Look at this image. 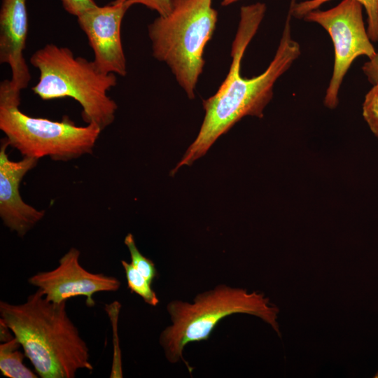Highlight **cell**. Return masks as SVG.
I'll use <instances>...</instances> for the list:
<instances>
[{
	"instance_id": "6da1fadb",
	"label": "cell",
	"mask_w": 378,
	"mask_h": 378,
	"mask_svg": "<svg viewBox=\"0 0 378 378\" xmlns=\"http://www.w3.org/2000/svg\"><path fill=\"white\" fill-rule=\"evenodd\" d=\"M266 10V5L261 2L241 8L228 73L216 92L203 101L205 115L199 133L172 174L184 165L190 166L204 155L214 143L243 117L262 118L265 108L272 99L275 83L300 56V46L292 37L293 15L289 7L279 46L267 68L258 76H242V57Z\"/></svg>"
},
{
	"instance_id": "7a4b0ae2",
	"label": "cell",
	"mask_w": 378,
	"mask_h": 378,
	"mask_svg": "<svg viewBox=\"0 0 378 378\" xmlns=\"http://www.w3.org/2000/svg\"><path fill=\"white\" fill-rule=\"evenodd\" d=\"M0 316L38 377L74 378L80 370H92L88 346L68 316L66 302L49 301L37 289L19 304L1 301Z\"/></svg>"
},
{
	"instance_id": "3957f363",
	"label": "cell",
	"mask_w": 378,
	"mask_h": 378,
	"mask_svg": "<svg viewBox=\"0 0 378 378\" xmlns=\"http://www.w3.org/2000/svg\"><path fill=\"white\" fill-rule=\"evenodd\" d=\"M39 71L38 83L31 88L43 100L69 97L82 107V117L88 124L102 131L115 120L118 106L108 95L117 85L114 74L100 70L94 61L76 57L66 47L48 43L29 59Z\"/></svg>"
},
{
	"instance_id": "277c9868",
	"label": "cell",
	"mask_w": 378,
	"mask_h": 378,
	"mask_svg": "<svg viewBox=\"0 0 378 378\" xmlns=\"http://www.w3.org/2000/svg\"><path fill=\"white\" fill-rule=\"evenodd\" d=\"M172 324L160 335L159 342L167 360L172 363L181 360L190 374L193 368L183 356L190 342L207 340L219 322L234 314H248L260 317L280 335L276 322L279 309L267 298L258 292L220 284L197 294L192 303L173 300L167 305Z\"/></svg>"
},
{
	"instance_id": "5b68a950",
	"label": "cell",
	"mask_w": 378,
	"mask_h": 378,
	"mask_svg": "<svg viewBox=\"0 0 378 378\" xmlns=\"http://www.w3.org/2000/svg\"><path fill=\"white\" fill-rule=\"evenodd\" d=\"M172 8L148 27L153 57L166 63L188 97L195 98L203 53L218 20L212 0H171Z\"/></svg>"
},
{
	"instance_id": "8992f818",
	"label": "cell",
	"mask_w": 378,
	"mask_h": 378,
	"mask_svg": "<svg viewBox=\"0 0 378 378\" xmlns=\"http://www.w3.org/2000/svg\"><path fill=\"white\" fill-rule=\"evenodd\" d=\"M20 105V99L0 95V129L24 157L69 161L92 153L102 132L96 125L77 126L66 115L61 121L31 117Z\"/></svg>"
},
{
	"instance_id": "52a82bcc",
	"label": "cell",
	"mask_w": 378,
	"mask_h": 378,
	"mask_svg": "<svg viewBox=\"0 0 378 378\" xmlns=\"http://www.w3.org/2000/svg\"><path fill=\"white\" fill-rule=\"evenodd\" d=\"M302 20L318 24L332 39L334 64L323 104L334 109L344 78L354 60L360 56L370 59L376 53L363 22V6L356 0H342L330 9L312 10Z\"/></svg>"
},
{
	"instance_id": "ba28073f",
	"label": "cell",
	"mask_w": 378,
	"mask_h": 378,
	"mask_svg": "<svg viewBox=\"0 0 378 378\" xmlns=\"http://www.w3.org/2000/svg\"><path fill=\"white\" fill-rule=\"evenodd\" d=\"M80 254L77 248H71L59 260L57 267L34 274L28 282L40 290L49 301L61 303L69 298L83 296L86 305L94 307L95 293L115 292L121 284L114 276L85 270L79 262Z\"/></svg>"
},
{
	"instance_id": "9c48e42d",
	"label": "cell",
	"mask_w": 378,
	"mask_h": 378,
	"mask_svg": "<svg viewBox=\"0 0 378 378\" xmlns=\"http://www.w3.org/2000/svg\"><path fill=\"white\" fill-rule=\"evenodd\" d=\"M129 8L125 3L115 0L104 6L97 5L77 16L79 27L93 50V61L105 73L127 74L121 24Z\"/></svg>"
},
{
	"instance_id": "30bf717a",
	"label": "cell",
	"mask_w": 378,
	"mask_h": 378,
	"mask_svg": "<svg viewBox=\"0 0 378 378\" xmlns=\"http://www.w3.org/2000/svg\"><path fill=\"white\" fill-rule=\"evenodd\" d=\"M8 146L7 139H4L0 148V216L8 229L23 237L45 214L44 211L25 203L20 194L23 177L38 160L24 157L21 160L12 161L6 153Z\"/></svg>"
},
{
	"instance_id": "8fae6325",
	"label": "cell",
	"mask_w": 378,
	"mask_h": 378,
	"mask_svg": "<svg viewBox=\"0 0 378 378\" xmlns=\"http://www.w3.org/2000/svg\"><path fill=\"white\" fill-rule=\"evenodd\" d=\"M26 0H2L0 12V62L11 70L10 88L21 92L31 80L24 57L28 34Z\"/></svg>"
},
{
	"instance_id": "7c38bea8",
	"label": "cell",
	"mask_w": 378,
	"mask_h": 378,
	"mask_svg": "<svg viewBox=\"0 0 378 378\" xmlns=\"http://www.w3.org/2000/svg\"><path fill=\"white\" fill-rule=\"evenodd\" d=\"M20 343L17 338L1 342L0 344V371L3 376L8 378H36L37 374L27 368L23 363L26 355L19 349Z\"/></svg>"
},
{
	"instance_id": "4fadbf2b",
	"label": "cell",
	"mask_w": 378,
	"mask_h": 378,
	"mask_svg": "<svg viewBox=\"0 0 378 378\" xmlns=\"http://www.w3.org/2000/svg\"><path fill=\"white\" fill-rule=\"evenodd\" d=\"M332 0H305L298 2L290 0L293 17L302 19L309 12L319 8ZM365 8L367 15V31L372 42H378V0H356Z\"/></svg>"
},
{
	"instance_id": "5bb4252c",
	"label": "cell",
	"mask_w": 378,
	"mask_h": 378,
	"mask_svg": "<svg viewBox=\"0 0 378 378\" xmlns=\"http://www.w3.org/2000/svg\"><path fill=\"white\" fill-rule=\"evenodd\" d=\"M124 269L127 286L132 293L139 295L149 305L156 306L159 300L155 292L151 288V284L138 272L131 262L121 261Z\"/></svg>"
},
{
	"instance_id": "9a60e30c",
	"label": "cell",
	"mask_w": 378,
	"mask_h": 378,
	"mask_svg": "<svg viewBox=\"0 0 378 378\" xmlns=\"http://www.w3.org/2000/svg\"><path fill=\"white\" fill-rule=\"evenodd\" d=\"M124 243L127 247L131 264L139 272L150 284L158 276V272L154 262L144 256L138 249L133 234L129 233L124 239Z\"/></svg>"
},
{
	"instance_id": "2e32d148",
	"label": "cell",
	"mask_w": 378,
	"mask_h": 378,
	"mask_svg": "<svg viewBox=\"0 0 378 378\" xmlns=\"http://www.w3.org/2000/svg\"><path fill=\"white\" fill-rule=\"evenodd\" d=\"M362 104V115L373 134L378 139V83L372 85Z\"/></svg>"
},
{
	"instance_id": "e0dca14e",
	"label": "cell",
	"mask_w": 378,
	"mask_h": 378,
	"mask_svg": "<svg viewBox=\"0 0 378 378\" xmlns=\"http://www.w3.org/2000/svg\"><path fill=\"white\" fill-rule=\"evenodd\" d=\"M128 6L141 4L148 8L156 11L159 15H167L172 8L171 0H120Z\"/></svg>"
},
{
	"instance_id": "ac0fdd59",
	"label": "cell",
	"mask_w": 378,
	"mask_h": 378,
	"mask_svg": "<svg viewBox=\"0 0 378 378\" xmlns=\"http://www.w3.org/2000/svg\"><path fill=\"white\" fill-rule=\"evenodd\" d=\"M63 7L70 14L77 17L85 10L97 6L94 0H61Z\"/></svg>"
},
{
	"instance_id": "d6986e66",
	"label": "cell",
	"mask_w": 378,
	"mask_h": 378,
	"mask_svg": "<svg viewBox=\"0 0 378 378\" xmlns=\"http://www.w3.org/2000/svg\"><path fill=\"white\" fill-rule=\"evenodd\" d=\"M362 71L371 85L378 83V51L364 63Z\"/></svg>"
},
{
	"instance_id": "ffe728a7",
	"label": "cell",
	"mask_w": 378,
	"mask_h": 378,
	"mask_svg": "<svg viewBox=\"0 0 378 378\" xmlns=\"http://www.w3.org/2000/svg\"><path fill=\"white\" fill-rule=\"evenodd\" d=\"M238 1H239V0H222L221 5L224 6H229V5H230L232 4H234V3H235V2Z\"/></svg>"
},
{
	"instance_id": "44dd1931",
	"label": "cell",
	"mask_w": 378,
	"mask_h": 378,
	"mask_svg": "<svg viewBox=\"0 0 378 378\" xmlns=\"http://www.w3.org/2000/svg\"><path fill=\"white\" fill-rule=\"evenodd\" d=\"M374 377L378 378V372L375 374Z\"/></svg>"
}]
</instances>
